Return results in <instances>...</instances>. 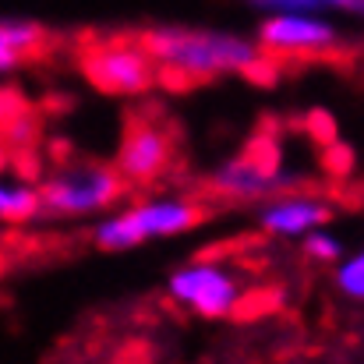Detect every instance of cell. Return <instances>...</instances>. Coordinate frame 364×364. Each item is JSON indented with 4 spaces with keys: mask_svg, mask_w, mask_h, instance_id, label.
Segmentation results:
<instances>
[{
    "mask_svg": "<svg viewBox=\"0 0 364 364\" xmlns=\"http://www.w3.org/2000/svg\"><path fill=\"white\" fill-rule=\"evenodd\" d=\"M166 294L198 318H227L241 308L244 287L216 262H191L166 279Z\"/></svg>",
    "mask_w": 364,
    "mask_h": 364,
    "instance_id": "277c9868",
    "label": "cell"
},
{
    "mask_svg": "<svg viewBox=\"0 0 364 364\" xmlns=\"http://www.w3.org/2000/svg\"><path fill=\"white\" fill-rule=\"evenodd\" d=\"M25 103H18V96L14 92H0V127L11 121V117H18V110H21Z\"/></svg>",
    "mask_w": 364,
    "mask_h": 364,
    "instance_id": "e0dca14e",
    "label": "cell"
},
{
    "mask_svg": "<svg viewBox=\"0 0 364 364\" xmlns=\"http://www.w3.org/2000/svg\"><path fill=\"white\" fill-rule=\"evenodd\" d=\"M39 191H43V205L50 213L82 216V213L114 205L124 191V177L121 170L103 166V163H78V166L57 170Z\"/></svg>",
    "mask_w": 364,
    "mask_h": 364,
    "instance_id": "3957f363",
    "label": "cell"
},
{
    "mask_svg": "<svg viewBox=\"0 0 364 364\" xmlns=\"http://www.w3.org/2000/svg\"><path fill=\"white\" fill-rule=\"evenodd\" d=\"M251 7L272 14V11H347V14H361L364 18V0H247Z\"/></svg>",
    "mask_w": 364,
    "mask_h": 364,
    "instance_id": "7c38bea8",
    "label": "cell"
},
{
    "mask_svg": "<svg viewBox=\"0 0 364 364\" xmlns=\"http://www.w3.org/2000/svg\"><path fill=\"white\" fill-rule=\"evenodd\" d=\"M213 184H216L223 195H230V198H247V202H255V198H269V195L290 188V184H294V173L265 170V166H258L251 156H241V159L223 163V166L216 170Z\"/></svg>",
    "mask_w": 364,
    "mask_h": 364,
    "instance_id": "9c48e42d",
    "label": "cell"
},
{
    "mask_svg": "<svg viewBox=\"0 0 364 364\" xmlns=\"http://www.w3.org/2000/svg\"><path fill=\"white\" fill-rule=\"evenodd\" d=\"M304 255L315 258V262H336V258L343 255V247H340V241H336L333 234H326V230L318 227V230L304 234Z\"/></svg>",
    "mask_w": 364,
    "mask_h": 364,
    "instance_id": "5bb4252c",
    "label": "cell"
},
{
    "mask_svg": "<svg viewBox=\"0 0 364 364\" xmlns=\"http://www.w3.org/2000/svg\"><path fill=\"white\" fill-rule=\"evenodd\" d=\"M43 43V28L36 21H0V75L11 71L25 53H32Z\"/></svg>",
    "mask_w": 364,
    "mask_h": 364,
    "instance_id": "30bf717a",
    "label": "cell"
},
{
    "mask_svg": "<svg viewBox=\"0 0 364 364\" xmlns=\"http://www.w3.org/2000/svg\"><path fill=\"white\" fill-rule=\"evenodd\" d=\"M326 223H329V205L311 195H279V198H269L258 213V227L279 237L311 234Z\"/></svg>",
    "mask_w": 364,
    "mask_h": 364,
    "instance_id": "ba28073f",
    "label": "cell"
},
{
    "mask_svg": "<svg viewBox=\"0 0 364 364\" xmlns=\"http://www.w3.org/2000/svg\"><path fill=\"white\" fill-rule=\"evenodd\" d=\"M326 152H322V163H326V170L329 173H336V177H343V173H350V166H354V156H350V149L347 145H340V141H329V145H322Z\"/></svg>",
    "mask_w": 364,
    "mask_h": 364,
    "instance_id": "9a60e30c",
    "label": "cell"
},
{
    "mask_svg": "<svg viewBox=\"0 0 364 364\" xmlns=\"http://www.w3.org/2000/svg\"><path fill=\"white\" fill-rule=\"evenodd\" d=\"M85 75L92 85H100L103 92H114V96H134V92H145L156 75H159V60L152 57V50L141 43V46H131V43H110V46H100L92 53H85Z\"/></svg>",
    "mask_w": 364,
    "mask_h": 364,
    "instance_id": "5b68a950",
    "label": "cell"
},
{
    "mask_svg": "<svg viewBox=\"0 0 364 364\" xmlns=\"http://www.w3.org/2000/svg\"><path fill=\"white\" fill-rule=\"evenodd\" d=\"M43 191L28 184H14L0 177V220L4 223H28L43 213Z\"/></svg>",
    "mask_w": 364,
    "mask_h": 364,
    "instance_id": "8fae6325",
    "label": "cell"
},
{
    "mask_svg": "<svg viewBox=\"0 0 364 364\" xmlns=\"http://www.w3.org/2000/svg\"><path fill=\"white\" fill-rule=\"evenodd\" d=\"M145 46L159 60V78H181V82L244 71L258 57L255 43L234 32H209V28H156L145 36Z\"/></svg>",
    "mask_w": 364,
    "mask_h": 364,
    "instance_id": "6da1fadb",
    "label": "cell"
},
{
    "mask_svg": "<svg viewBox=\"0 0 364 364\" xmlns=\"http://www.w3.org/2000/svg\"><path fill=\"white\" fill-rule=\"evenodd\" d=\"M336 287H340L347 297L364 301V251H358V255L347 258V262H340V269H336Z\"/></svg>",
    "mask_w": 364,
    "mask_h": 364,
    "instance_id": "4fadbf2b",
    "label": "cell"
},
{
    "mask_svg": "<svg viewBox=\"0 0 364 364\" xmlns=\"http://www.w3.org/2000/svg\"><path fill=\"white\" fill-rule=\"evenodd\" d=\"M170 163V138L156 124H131L124 134L117 170L127 184H149Z\"/></svg>",
    "mask_w": 364,
    "mask_h": 364,
    "instance_id": "52a82bcc",
    "label": "cell"
},
{
    "mask_svg": "<svg viewBox=\"0 0 364 364\" xmlns=\"http://www.w3.org/2000/svg\"><path fill=\"white\" fill-rule=\"evenodd\" d=\"M304 127H308V134H311L318 145L336 141V124H333V117H329L326 110H311V114H308V121H304Z\"/></svg>",
    "mask_w": 364,
    "mask_h": 364,
    "instance_id": "2e32d148",
    "label": "cell"
},
{
    "mask_svg": "<svg viewBox=\"0 0 364 364\" xmlns=\"http://www.w3.org/2000/svg\"><path fill=\"white\" fill-rule=\"evenodd\" d=\"M336 25L318 11H272L258 25V43L272 53H322L336 46Z\"/></svg>",
    "mask_w": 364,
    "mask_h": 364,
    "instance_id": "8992f818",
    "label": "cell"
},
{
    "mask_svg": "<svg viewBox=\"0 0 364 364\" xmlns=\"http://www.w3.org/2000/svg\"><path fill=\"white\" fill-rule=\"evenodd\" d=\"M198 220H202V209L184 198H152V202H141V205H131V209L107 216L92 237L103 251H127V247H138L152 237L184 234Z\"/></svg>",
    "mask_w": 364,
    "mask_h": 364,
    "instance_id": "7a4b0ae2",
    "label": "cell"
}]
</instances>
